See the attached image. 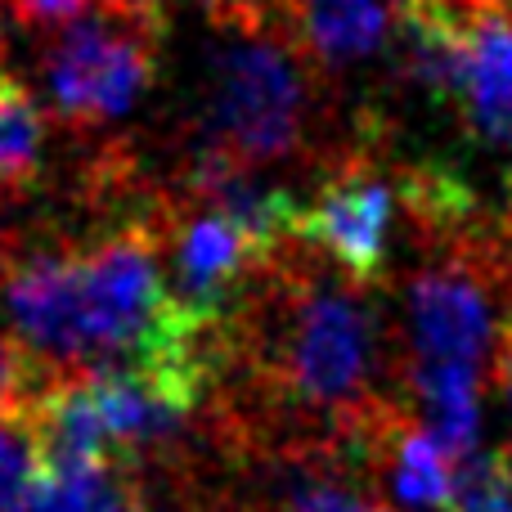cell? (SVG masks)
<instances>
[{"label": "cell", "instance_id": "8fae6325", "mask_svg": "<svg viewBox=\"0 0 512 512\" xmlns=\"http://www.w3.org/2000/svg\"><path fill=\"white\" fill-rule=\"evenodd\" d=\"M414 391L427 409V432L454 454L468 459L481 432V382L477 369H454V364H418Z\"/></svg>", "mask_w": 512, "mask_h": 512}, {"label": "cell", "instance_id": "9c48e42d", "mask_svg": "<svg viewBox=\"0 0 512 512\" xmlns=\"http://www.w3.org/2000/svg\"><path fill=\"white\" fill-rule=\"evenodd\" d=\"M297 27L324 63H360L387 41L391 0H297Z\"/></svg>", "mask_w": 512, "mask_h": 512}, {"label": "cell", "instance_id": "ba28073f", "mask_svg": "<svg viewBox=\"0 0 512 512\" xmlns=\"http://www.w3.org/2000/svg\"><path fill=\"white\" fill-rule=\"evenodd\" d=\"M194 185H198V198L207 203V212L239 225L261 256H274V248H279L288 234H297L301 207L292 203V194L256 180L243 162L207 153V158H198Z\"/></svg>", "mask_w": 512, "mask_h": 512}, {"label": "cell", "instance_id": "6da1fadb", "mask_svg": "<svg viewBox=\"0 0 512 512\" xmlns=\"http://www.w3.org/2000/svg\"><path fill=\"white\" fill-rule=\"evenodd\" d=\"M306 77L270 36H234L221 45L207 77V135L216 158L270 162L301 140Z\"/></svg>", "mask_w": 512, "mask_h": 512}, {"label": "cell", "instance_id": "8992f818", "mask_svg": "<svg viewBox=\"0 0 512 512\" xmlns=\"http://www.w3.org/2000/svg\"><path fill=\"white\" fill-rule=\"evenodd\" d=\"M454 104L490 144H512V14L477 0L459 14V72Z\"/></svg>", "mask_w": 512, "mask_h": 512}, {"label": "cell", "instance_id": "3957f363", "mask_svg": "<svg viewBox=\"0 0 512 512\" xmlns=\"http://www.w3.org/2000/svg\"><path fill=\"white\" fill-rule=\"evenodd\" d=\"M373 369V315L342 288H310L279 333V378L315 409H360Z\"/></svg>", "mask_w": 512, "mask_h": 512}, {"label": "cell", "instance_id": "52a82bcc", "mask_svg": "<svg viewBox=\"0 0 512 512\" xmlns=\"http://www.w3.org/2000/svg\"><path fill=\"white\" fill-rule=\"evenodd\" d=\"M409 328L418 364L477 369L490 346V301L463 270H427L409 288Z\"/></svg>", "mask_w": 512, "mask_h": 512}, {"label": "cell", "instance_id": "ac0fdd59", "mask_svg": "<svg viewBox=\"0 0 512 512\" xmlns=\"http://www.w3.org/2000/svg\"><path fill=\"white\" fill-rule=\"evenodd\" d=\"M86 9V0H14V14L23 23H72Z\"/></svg>", "mask_w": 512, "mask_h": 512}, {"label": "cell", "instance_id": "9a60e30c", "mask_svg": "<svg viewBox=\"0 0 512 512\" xmlns=\"http://www.w3.org/2000/svg\"><path fill=\"white\" fill-rule=\"evenodd\" d=\"M36 477H41V459L27 432L18 423H0V512H18Z\"/></svg>", "mask_w": 512, "mask_h": 512}, {"label": "cell", "instance_id": "7c38bea8", "mask_svg": "<svg viewBox=\"0 0 512 512\" xmlns=\"http://www.w3.org/2000/svg\"><path fill=\"white\" fill-rule=\"evenodd\" d=\"M391 481H396V495L409 508H454V495H459V459L427 427H409V432L396 436Z\"/></svg>", "mask_w": 512, "mask_h": 512}, {"label": "cell", "instance_id": "d6986e66", "mask_svg": "<svg viewBox=\"0 0 512 512\" xmlns=\"http://www.w3.org/2000/svg\"><path fill=\"white\" fill-rule=\"evenodd\" d=\"M405 14V23H427V18H459L477 0H391Z\"/></svg>", "mask_w": 512, "mask_h": 512}, {"label": "cell", "instance_id": "ffe728a7", "mask_svg": "<svg viewBox=\"0 0 512 512\" xmlns=\"http://www.w3.org/2000/svg\"><path fill=\"white\" fill-rule=\"evenodd\" d=\"M108 9H122V14H135V18H153V23H162V5L167 0H104Z\"/></svg>", "mask_w": 512, "mask_h": 512}, {"label": "cell", "instance_id": "2e32d148", "mask_svg": "<svg viewBox=\"0 0 512 512\" xmlns=\"http://www.w3.org/2000/svg\"><path fill=\"white\" fill-rule=\"evenodd\" d=\"M50 378L45 369H36L32 355L14 342V337H0V423L23 414V405L36 396V387Z\"/></svg>", "mask_w": 512, "mask_h": 512}, {"label": "cell", "instance_id": "4fadbf2b", "mask_svg": "<svg viewBox=\"0 0 512 512\" xmlns=\"http://www.w3.org/2000/svg\"><path fill=\"white\" fill-rule=\"evenodd\" d=\"M45 117L18 77H0V189H23L41 176Z\"/></svg>", "mask_w": 512, "mask_h": 512}, {"label": "cell", "instance_id": "277c9868", "mask_svg": "<svg viewBox=\"0 0 512 512\" xmlns=\"http://www.w3.org/2000/svg\"><path fill=\"white\" fill-rule=\"evenodd\" d=\"M252 265H270V256L256 252V243L234 221L216 212H198L180 221L176 239H171V301L194 324L225 328L234 301H239L243 274Z\"/></svg>", "mask_w": 512, "mask_h": 512}, {"label": "cell", "instance_id": "e0dca14e", "mask_svg": "<svg viewBox=\"0 0 512 512\" xmlns=\"http://www.w3.org/2000/svg\"><path fill=\"white\" fill-rule=\"evenodd\" d=\"M288 512H391V508L373 504L369 495L337 486V481H306V486L292 490Z\"/></svg>", "mask_w": 512, "mask_h": 512}, {"label": "cell", "instance_id": "5b68a950", "mask_svg": "<svg viewBox=\"0 0 512 512\" xmlns=\"http://www.w3.org/2000/svg\"><path fill=\"white\" fill-rule=\"evenodd\" d=\"M391 207H396L391 189L373 171L351 167L328 180L310 198V207H301L297 239L328 252L333 265H342L355 283H369V279H378L382 261H387Z\"/></svg>", "mask_w": 512, "mask_h": 512}, {"label": "cell", "instance_id": "30bf717a", "mask_svg": "<svg viewBox=\"0 0 512 512\" xmlns=\"http://www.w3.org/2000/svg\"><path fill=\"white\" fill-rule=\"evenodd\" d=\"M18 512H149V504L117 463H86V468H41Z\"/></svg>", "mask_w": 512, "mask_h": 512}, {"label": "cell", "instance_id": "5bb4252c", "mask_svg": "<svg viewBox=\"0 0 512 512\" xmlns=\"http://www.w3.org/2000/svg\"><path fill=\"white\" fill-rule=\"evenodd\" d=\"M450 512H512V454H468L459 463V495Z\"/></svg>", "mask_w": 512, "mask_h": 512}, {"label": "cell", "instance_id": "44dd1931", "mask_svg": "<svg viewBox=\"0 0 512 512\" xmlns=\"http://www.w3.org/2000/svg\"><path fill=\"white\" fill-rule=\"evenodd\" d=\"M499 382H504V391H508V400H512V324H508V333H504V346H499Z\"/></svg>", "mask_w": 512, "mask_h": 512}, {"label": "cell", "instance_id": "7a4b0ae2", "mask_svg": "<svg viewBox=\"0 0 512 512\" xmlns=\"http://www.w3.org/2000/svg\"><path fill=\"white\" fill-rule=\"evenodd\" d=\"M158 23L122 9L81 14L63 27L45 59V90L59 117L77 126H99L126 117L153 81Z\"/></svg>", "mask_w": 512, "mask_h": 512}]
</instances>
